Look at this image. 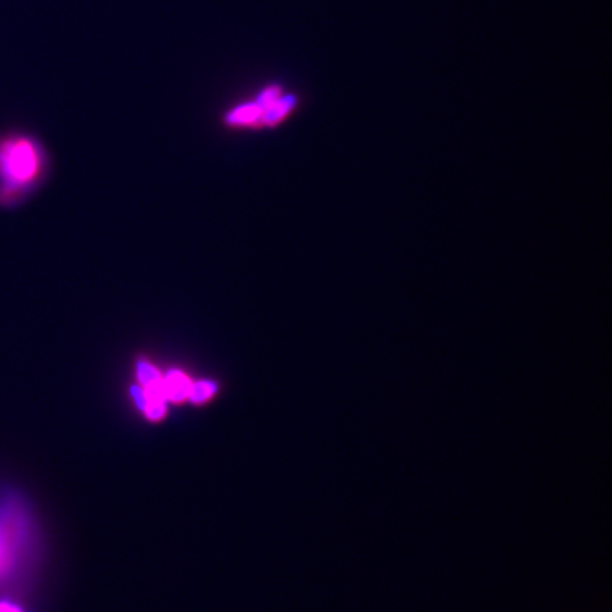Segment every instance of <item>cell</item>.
Here are the masks:
<instances>
[{
	"label": "cell",
	"mask_w": 612,
	"mask_h": 612,
	"mask_svg": "<svg viewBox=\"0 0 612 612\" xmlns=\"http://www.w3.org/2000/svg\"><path fill=\"white\" fill-rule=\"evenodd\" d=\"M42 172V153L23 135L0 136V209H10L32 192Z\"/></svg>",
	"instance_id": "6da1fadb"
},
{
	"label": "cell",
	"mask_w": 612,
	"mask_h": 612,
	"mask_svg": "<svg viewBox=\"0 0 612 612\" xmlns=\"http://www.w3.org/2000/svg\"><path fill=\"white\" fill-rule=\"evenodd\" d=\"M22 539V526L12 512L0 513V580L8 576L15 564L17 549Z\"/></svg>",
	"instance_id": "7a4b0ae2"
},
{
	"label": "cell",
	"mask_w": 612,
	"mask_h": 612,
	"mask_svg": "<svg viewBox=\"0 0 612 612\" xmlns=\"http://www.w3.org/2000/svg\"><path fill=\"white\" fill-rule=\"evenodd\" d=\"M295 105H297V98L294 95L282 94L277 101L272 102L270 107L265 108L261 115V122L267 125L278 124L282 118L287 117L289 112L294 110Z\"/></svg>",
	"instance_id": "3957f363"
},
{
	"label": "cell",
	"mask_w": 612,
	"mask_h": 612,
	"mask_svg": "<svg viewBox=\"0 0 612 612\" xmlns=\"http://www.w3.org/2000/svg\"><path fill=\"white\" fill-rule=\"evenodd\" d=\"M163 382V390H165L166 399L173 401H180L186 399L189 396L190 386L192 383L185 374L179 372H172L166 376Z\"/></svg>",
	"instance_id": "277c9868"
},
{
	"label": "cell",
	"mask_w": 612,
	"mask_h": 612,
	"mask_svg": "<svg viewBox=\"0 0 612 612\" xmlns=\"http://www.w3.org/2000/svg\"><path fill=\"white\" fill-rule=\"evenodd\" d=\"M261 115H263V110H261L260 105L257 102H251V104L241 105V107L231 111L229 117H227V122L234 125L253 124L258 119L261 121Z\"/></svg>",
	"instance_id": "5b68a950"
},
{
	"label": "cell",
	"mask_w": 612,
	"mask_h": 612,
	"mask_svg": "<svg viewBox=\"0 0 612 612\" xmlns=\"http://www.w3.org/2000/svg\"><path fill=\"white\" fill-rule=\"evenodd\" d=\"M216 391V384L210 382H199L190 386L189 396L195 403H203L204 400L209 399L213 396Z\"/></svg>",
	"instance_id": "8992f818"
},
{
	"label": "cell",
	"mask_w": 612,
	"mask_h": 612,
	"mask_svg": "<svg viewBox=\"0 0 612 612\" xmlns=\"http://www.w3.org/2000/svg\"><path fill=\"white\" fill-rule=\"evenodd\" d=\"M138 376L141 383L145 387L151 386V384L159 382L161 376H159L158 370L155 367L149 365V363L141 362L138 365Z\"/></svg>",
	"instance_id": "52a82bcc"
},
{
	"label": "cell",
	"mask_w": 612,
	"mask_h": 612,
	"mask_svg": "<svg viewBox=\"0 0 612 612\" xmlns=\"http://www.w3.org/2000/svg\"><path fill=\"white\" fill-rule=\"evenodd\" d=\"M0 612H20L19 610H17L16 607H13V605L10 604H0Z\"/></svg>",
	"instance_id": "ba28073f"
}]
</instances>
